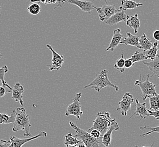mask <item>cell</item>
Segmentation results:
<instances>
[{"label": "cell", "mask_w": 159, "mask_h": 147, "mask_svg": "<svg viewBox=\"0 0 159 147\" xmlns=\"http://www.w3.org/2000/svg\"><path fill=\"white\" fill-rule=\"evenodd\" d=\"M64 138H65L64 144L65 147H68L69 146L76 147L78 144L82 143L81 141L78 140L71 133H68L66 135Z\"/></svg>", "instance_id": "7402d4cb"}, {"label": "cell", "mask_w": 159, "mask_h": 147, "mask_svg": "<svg viewBox=\"0 0 159 147\" xmlns=\"http://www.w3.org/2000/svg\"><path fill=\"white\" fill-rule=\"evenodd\" d=\"M143 6V3H138L133 0H122L119 10L126 11L127 10L134 9Z\"/></svg>", "instance_id": "ffe728a7"}, {"label": "cell", "mask_w": 159, "mask_h": 147, "mask_svg": "<svg viewBox=\"0 0 159 147\" xmlns=\"http://www.w3.org/2000/svg\"><path fill=\"white\" fill-rule=\"evenodd\" d=\"M148 98L150 100V110H154V111L159 110V93L150 96Z\"/></svg>", "instance_id": "484cf974"}, {"label": "cell", "mask_w": 159, "mask_h": 147, "mask_svg": "<svg viewBox=\"0 0 159 147\" xmlns=\"http://www.w3.org/2000/svg\"><path fill=\"white\" fill-rule=\"evenodd\" d=\"M69 125L76 132V134L74 136L81 141L85 147H104L102 143V138L99 139L93 138L89 132L80 128L72 121L69 122Z\"/></svg>", "instance_id": "7a4b0ae2"}, {"label": "cell", "mask_w": 159, "mask_h": 147, "mask_svg": "<svg viewBox=\"0 0 159 147\" xmlns=\"http://www.w3.org/2000/svg\"><path fill=\"white\" fill-rule=\"evenodd\" d=\"M10 141H7L5 140H0V147H9Z\"/></svg>", "instance_id": "e575fe53"}, {"label": "cell", "mask_w": 159, "mask_h": 147, "mask_svg": "<svg viewBox=\"0 0 159 147\" xmlns=\"http://www.w3.org/2000/svg\"><path fill=\"white\" fill-rule=\"evenodd\" d=\"M127 16L128 15L125 13V11L118 10L117 12H116L113 15H112L108 19L105 21L104 23L109 26H114L118 24V23L126 22Z\"/></svg>", "instance_id": "7c38bea8"}, {"label": "cell", "mask_w": 159, "mask_h": 147, "mask_svg": "<svg viewBox=\"0 0 159 147\" xmlns=\"http://www.w3.org/2000/svg\"><path fill=\"white\" fill-rule=\"evenodd\" d=\"M66 2L75 5L84 12L91 13L92 11L96 10V7L93 5V1L83 0H58L57 6L54 7V9H56L58 7H62L64 3Z\"/></svg>", "instance_id": "52a82bcc"}, {"label": "cell", "mask_w": 159, "mask_h": 147, "mask_svg": "<svg viewBox=\"0 0 159 147\" xmlns=\"http://www.w3.org/2000/svg\"><path fill=\"white\" fill-rule=\"evenodd\" d=\"M127 38H122L121 39L120 44H124L126 45H131L133 47H137L138 49H141L139 44V38L136 35H133L130 32H127Z\"/></svg>", "instance_id": "e0dca14e"}, {"label": "cell", "mask_w": 159, "mask_h": 147, "mask_svg": "<svg viewBox=\"0 0 159 147\" xmlns=\"http://www.w3.org/2000/svg\"><path fill=\"white\" fill-rule=\"evenodd\" d=\"M150 78V74H147V79L144 81H142V79L140 80H136L134 83L135 86L139 87L142 90V94L141 95L142 99L143 101L146 100L150 96H153L157 95L156 92V84L150 82L149 78Z\"/></svg>", "instance_id": "5b68a950"}, {"label": "cell", "mask_w": 159, "mask_h": 147, "mask_svg": "<svg viewBox=\"0 0 159 147\" xmlns=\"http://www.w3.org/2000/svg\"><path fill=\"white\" fill-rule=\"evenodd\" d=\"M138 16L136 14L133 16H128L126 19V25L129 26L131 29H133L134 30V32L137 34L138 31V29L140 26V22L139 19L138 18Z\"/></svg>", "instance_id": "ac0fdd59"}, {"label": "cell", "mask_w": 159, "mask_h": 147, "mask_svg": "<svg viewBox=\"0 0 159 147\" xmlns=\"http://www.w3.org/2000/svg\"><path fill=\"white\" fill-rule=\"evenodd\" d=\"M46 47L52 51V65H50L49 70L50 71L59 70L65 61L64 56L59 55L57 52L54 51L51 45L47 44Z\"/></svg>", "instance_id": "8fae6325"}, {"label": "cell", "mask_w": 159, "mask_h": 147, "mask_svg": "<svg viewBox=\"0 0 159 147\" xmlns=\"http://www.w3.org/2000/svg\"><path fill=\"white\" fill-rule=\"evenodd\" d=\"M148 112L149 113L150 116H152L155 117L157 120H159V110H156V111H152L151 110H148Z\"/></svg>", "instance_id": "d6a6232c"}, {"label": "cell", "mask_w": 159, "mask_h": 147, "mask_svg": "<svg viewBox=\"0 0 159 147\" xmlns=\"http://www.w3.org/2000/svg\"><path fill=\"white\" fill-rule=\"evenodd\" d=\"M2 57H3V55H2V54L0 53V59H1V58H2Z\"/></svg>", "instance_id": "f35d334b"}, {"label": "cell", "mask_w": 159, "mask_h": 147, "mask_svg": "<svg viewBox=\"0 0 159 147\" xmlns=\"http://www.w3.org/2000/svg\"><path fill=\"white\" fill-rule=\"evenodd\" d=\"M134 99L133 95L129 92L125 93L122 100L118 103V108L117 111L121 113L122 115L127 116V112L130 110L131 104L134 102Z\"/></svg>", "instance_id": "ba28073f"}, {"label": "cell", "mask_w": 159, "mask_h": 147, "mask_svg": "<svg viewBox=\"0 0 159 147\" xmlns=\"http://www.w3.org/2000/svg\"><path fill=\"white\" fill-rule=\"evenodd\" d=\"M134 66V63L129 58L126 60L125 61V69H129L130 67H133Z\"/></svg>", "instance_id": "836d02e7"}, {"label": "cell", "mask_w": 159, "mask_h": 147, "mask_svg": "<svg viewBox=\"0 0 159 147\" xmlns=\"http://www.w3.org/2000/svg\"><path fill=\"white\" fill-rule=\"evenodd\" d=\"M96 10L99 15V19L104 22L118 11L115 5L109 4L104 5L100 7H96Z\"/></svg>", "instance_id": "30bf717a"}, {"label": "cell", "mask_w": 159, "mask_h": 147, "mask_svg": "<svg viewBox=\"0 0 159 147\" xmlns=\"http://www.w3.org/2000/svg\"><path fill=\"white\" fill-rule=\"evenodd\" d=\"M87 132H89L93 138H96V139H99V138H102V135L101 133H100V132L99 130H96V129H92V130L87 131Z\"/></svg>", "instance_id": "4dcf8cb0"}, {"label": "cell", "mask_w": 159, "mask_h": 147, "mask_svg": "<svg viewBox=\"0 0 159 147\" xmlns=\"http://www.w3.org/2000/svg\"><path fill=\"white\" fill-rule=\"evenodd\" d=\"M105 2H106V3H107V0H105Z\"/></svg>", "instance_id": "ab89813d"}, {"label": "cell", "mask_w": 159, "mask_h": 147, "mask_svg": "<svg viewBox=\"0 0 159 147\" xmlns=\"http://www.w3.org/2000/svg\"><path fill=\"white\" fill-rule=\"evenodd\" d=\"M108 74V70H102L100 73L96 77L95 79L91 83L84 87L83 89L84 90L88 88H91L94 89L98 92L100 93L102 88H104L107 87H113L116 91H119V87L115 85L113 83H111V80L109 79Z\"/></svg>", "instance_id": "3957f363"}, {"label": "cell", "mask_w": 159, "mask_h": 147, "mask_svg": "<svg viewBox=\"0 0 159 147\" xmlns=\"http://www.w3.org/2000/svg\"><path fill=\"white\" fill-rule=\"evenodd\" d=\"M157 48H158V49H157V54H156V57L159 58V45L158 44V46H157Z\"/></svg>", "instance_id": "74e56055"}, {"label": "cell", "mask_w": 159, "mask_h": 147, "mask_svg": "<svg viewBox=\"0 0 159 147\" xmlns=\"http://www.w3.org/2000/svg\"><path fill=\"white\" fill-rule=\"evenodd\" d=\"M25 90L23 87L19 83H16L12 88V97L11 98L16 102H19L20 105L23 106L24 101L23 100V93Z\"/></svg>", "instance_id": "9a60e30c"}, {"label": "cell", "mask_w": 159, "mask_h": 147, "mask_svg": "<svg viewBox=\"0 0 159 147\" xmlns=\"http://www.w3.org/2000/svg\"><path fill=\"white\" fill-rule=\"evenodd\" d=\"M140 130L142 131H148V132H147L146 133H144L142 134H140V136H145L147 135H148L151 134L153 132H157L159 133V126H156V127H150L149 126H147L146 125L143 127H139Z\"/></svg>", "instance_id": "f1b7e54d"}, {"label": "cell", "mask_w": 159, "mask_h": 147, "mask_svg": "<svg viewBox=\"0 0 159 147\" xmlns=\"http://www.w3.org/2000/svg\"><path fill=\"white\" fill-rule=\"evenodd\" d=\"M8 71H9V69L7 65H4L3 67H0V81L1 82L3 86L7 87L9 90L12 91V88H11V87L9 85H8V84L5 80V74L8 72Z\"/></svg>", "instance_id": "4316f807"}, {"label": "cell", "mask_w": 159, "mask_h": 147, "mask_svg": "<svg viewBox=\"0 0 159 147\" xmlns=\"http://www.w3.org/2000/svg\"><path fill=\"white\" fill-rule=\"evenodd\" d=\"M158 42H155L153 43L152 47L150 48L149 50L145 51V55L147 58H150L151 60H154L156 57V54L157 51V46H158Z\"/></svg>", "instance_id": "d4e9b609"}, {"label": "cell", "mask_w": 159, "mask_h": 147, "mask_svg": "<svg viewBox=\"0 0 159 147\" xmlns=\"http://www.w3.org/2000/svg\"><path fill=\"white\" fill-rule=\"evenodd\" d=\"M124 56L123 51L121 50V56L120 59L116 61V63L114 65V67L117 70L120 71L121 73H124L126 69L125 68Z\"/></svg>", "instance_id": "83f0119b"}, {"label": "cell", "mask_w": 159, "mask_h": 147, "mask_svg": "<svg viewBox=\"0 0 159 147\" xmlns=\"http://www.w3.org/2000/svg\"><path fill=\"white\" fill-rule=\"evenodd\" d=\"M116 121V119H111L109 112H98L96 116V118L93 122V125L91 128H89L87 131L92 129L99 130L102 136L108 130L112 122Z\"/></svg>", "instance_id": "277c9868"}, {"label": "cell", "mask_w": 159, "mask_h": 147, "mask_svg": "<svg viewBox=\"0 0 159 147\" xmlns=\"http://www.w3.org/2000/svg\"><path fill=\"white\" fill-rule=\"evenodd\" d=\"M143 63L152 73V76L155 75L159 79V58L156 57L154 60L151 62L143 61Z\"/></svg>", "instance_id": "d6986e66"}, {"label": "cell", "mask_w": 159, "mask_h": 147, "mask_svg": "<svg viewBox=\"0 0 159 147\" xmlns=\"http://www.w3.org/2000/svg\"><path fill=\"white\" fill-rule=\"evenodd\" d=\"M119 130L120 127L116 121L112 122L108 130L102 136V143L104 147H108L111 145L112 133L113 132V131H118Z\"/></svg>", "instance_id": "4fadbf2b"}, {"label": "cell", "mask_w": 159, "mask_h": 147, "mask_svg": "<svg viewBox=\"0 0 159 147\" xmlns=\"http://www.w3.org/2000/svg\"><path fill=\"white\" fill-rule=\"evenodd\" d=\"M16 115L15 110H13L10 116L6 114L0 113V125H9L13 123L16 119Z\"/></svg>", "instance_id": "603a6c76"}, {"label": "cell", "mask_w": 159, "mask_h": 147, "mask_svg": "<svg viewBox=\"0 0 159 147\" xmlns=\"http://www.w3.org/2000/svg\"><path fill=\"white\" fill-rule=\"evenodd\" d=\"M129 59L133 61L134 64L139 61H146L148 60L145 55V51H135Z\"/></svg>", "instance_id": "cb8c5ba5"}, {"label": "cell", "mask_w": 159, "mask_h": 147, "mask_svg": "<svg viewBox=\"0 0 159 147\" xmlns=\"http://www.w3.org/2000/svg\"><path fill=\"white\" fill-rule=\"evenodd\" d=\"M58 0H45V4H54L58 3Z\"/></svg>", "instance_id": "8d00e7d4"}, {"label": "cell", "mask_w": 159, "mask_h": 147, "mask_svg": "<svg viewBox=\"0 0 159 147\" xmlns=\"http://www.w3.org/2000/svg\"><path fill=\"white\" fill-rule=\"evenodd\" d=\"M123 38V35L121 34V29H115L113 31V35L108 47L106 49V51H113L118 45L120 44L121 39Z\"/></svg>", "instance_id": "2e32d148"}, {"label": "cell", "mask_w": 159, "mask_h": 147, "mask_svg": "<svg viewBox=\"0 0 159 147\" xmlns=\"http://www.w3.org/2000/svg\"><path fill=\"white\" fill-rule=\"evenodd\" d=\"M16 119L13 123V132H18L22 130L24 132V136H31V133L30 132V128L31 125L30 123V117L29 114L26 113L25 108H17L16 110Z\"/></svg>", "instance_id": "6da1fadb"}, {"label": "cell", "mask_w": 159, "mask_h": 147, "mask_svg": "<svg viewBox=\"0 0 159 147\" xmlns=\"http://www.w3.org/2000/svg\"><path fill=\"white\" fill-rule=\"evenodd\" d=\"M1 9V7H0V9ZM0 16H1V13H0Z\"/></svg>", "instance_id": "60d3db41"}, {"label": "cell", "mask_w": 159, "mask_h": 147, "mask_svg": "<svg viewBox=\"0 0 159 147\" xmlns=\"http://www.w3.org/2000/svg\"><path fill=\"white\" fill-rule=\"evenodd\" d=\"M153 37L156 41H159V29H157L153 32Z\"/></svg>", "instance_id": "d590c367"}, {"label": "cell", "mask_w": 159, "mask_h": 147, "mask_svg": "<svg viewBox=\"0 0 159 147\" xmlns=\"http://www.w3.org/2000/svg\"><path fill=\"white\" fill-rule=\"evenodd\" d=\"M136 109L135 112L133 115H131L130 118H133L134 116H137V118L139 119H146L148 117H149V113L148 110L147 109L146 103V102L140 104L139 102V100L136 99Z\"/></svg>", "instance_id": "5bb4252c"}, {"label": "cell", "mask_w": 159, "mask_h": 147, "mask_svg": "<svg viewBox=\"0 0 159 147\" xmlns=\"http://www.w3.org/2000/svg\"><path fill=\"white\" fill-rule=\"evenodd\" d=\"M82 97V93H77L72 103L67 106L65 115L69 117V115H73L78 120L80 119L81 116L83 115V112L82 111V105L80 102V98Z\"/></svg>", "instance_id": "8992f818"}, {"label": "cell", "mask_w": 159, "mask_h": 147, "mask_svg": "<svg viewBox=\"0 0 159 147\" xmlns=\"http://www.w3.org/2000/svg\"><path fill=\"white\" fill-rule=\"evenodd\" d=\"M47 136V134L46 132L42 131L40 132L38 134L33 137L30 138H25V139H19L16 138L14 135L10 136L9 138L10 144L9 147H22L24 144L29 143L31 141L37 139L39 138H44Z\"/></svg>", "instance_id": "9c48e42d"}, {"label": "cell", "mask_w": 159, "mask_h": 147, "mask_svg": "<svg viewBox=\"0 0 159 147\" xmlns=\"http://www.w3.org/2000/svg\"><path fill=\"white\" fill-rule=\"evenodd\" d=\"M1 82L0 81V84H1ZM5 87L3 86H1V85H0V98H2V97H3V96H5L7 92H11V90H10L9 91H7Z\"/></svg>", "instance_id": "1f68e13d"}, {"label": "cell", "mask_w": 159, "mask_h": 147, "mask_svg": "<svg viewBox=\"0 0 159 147\" xmlns=\"http://www.w3.org/2000/svg\"><path fill=\"white\" fill-rule=\"evenodd\" d=\"M139 44L141 47V49H143L144 51L149 50L153 45V43L151 39L147 38L146 35L144 33H142L140 38H139Z\"/></svg>", "instance_id": "44dd1931"}, {"label": "cell", "mask_w": 159, "mask_h": 147, "mask_svg": "<svg viewBox=\"0 0 159 147\" xmlns=\"http://www.w3.org/2000/svg\"><path fill=\"white\" fill-rule=\"evenodd\" d=\"M27 10L28 12L30 13L31 15L36 16V15H38L40 12L41 7L40 6V3L34 2L27 7Z\"/></svg>", "instance_id": "f546056e"}]
</instances>
